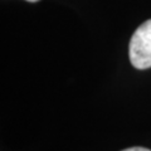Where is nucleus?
<instances>
[{
    "label": "nucleus",
    "mask_w": 151,
    "mask_h": 151,
    "mask_svg": "<svg viewBox=\"0 0 151 151\" xmlns=\"http://www.w3.org/2000/svg\"><path fill=\"white\" fill-rule=\"evenodd\" d=\"M129 57L135 68L146 69L151 67V19L144 22L132 34Z\"/></svg>",
    "instance_id": "f257e3e1"
},
{
    "label": "nucleus",
    "mask_w": 151,
    "mask_h": 151,
    "mask_svg": "<svg viewBox=\"0 0 151 151\" xmlns=\"http://www.w3.org/2000/svg\"><path fill=\"white\" fill-rule=\"evenodd\" d=\"M122 151H151L146 147H141V146H135V147H129V149H125Z\"/></svg>",
    "instance_id": "f03ea898"
},
{
    "label": "nucleus",
    "mask_w": 151,
    "mask_h": 151,
    "mask_svg": "<svg viewBox=\"0 0 151 151\" xmlns=\"http://www.w3.org/2000/svg\"><path fill=\"white\" fill-rule=\"evenodd\" d=\"M27 1H29V3H37V1H39V0H27Z\"/></svg>",
    "instance_id": "7ed1b4c3"
}]
</instances>
